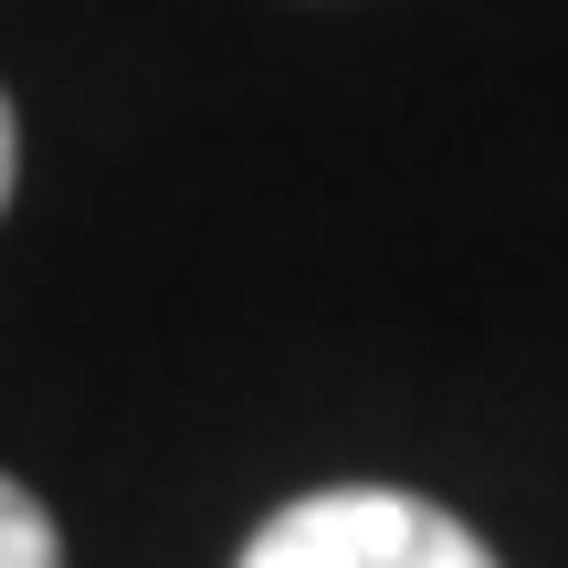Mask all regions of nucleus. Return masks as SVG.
<instances>
[{"mask_svg": "<svg viewBox=\"0 0 568 568\" xmlns=\"http://www.w3.org/2000/svg\"><path fill=\"white\" fill-rule=\"evenodd\" d=\"M243 568H495V548L464 516L422 506V495L326 485V495H295L284 516H264Z\"/></svg>", "mask_w": 568, "mask_h": 568, "instance_id": "nucleus-1", "label": "nucleus"}, {"mask_svg": "<svg viewBox=\"0 0 568 568\" xmlns=\"http://www.w3.org/2000/svg\"><path fill=\"white\" fill-rule=\"evenodd\" d=\"M0 568H63V537L42 516V495H21L11 474H0Z\"/></svg>", "mask_w": 568, "mask_h": 568, "instance_id": "nucleus-2", "label": "nucleus"}, {"mask_svg": "<svg viewBox=\"0 0 568 568\" xmlns=\"http://www.w3.org/2000/svg\"><path fill=\"white\" fill-rule=\"evenodd\" d=\"M11 169H21V126H11V95H0V211H11Z\"/></svg>", "mask_w": 568, "mask_h": 568, "instance_id": "nucleus-3", "label": "nucleus"}]
</instances>
